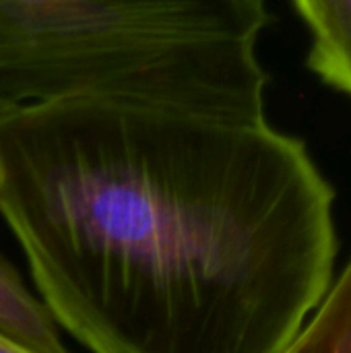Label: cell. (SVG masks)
<instances>
[{
    "label": "cell",
    "instance_id": "obj_6",
    "mask_svg": "<svg viewBox=\"0 0 351 353\" xmlns=\"http://www.w3.org/2000/svg\"><path fill=\"white\" fill-rule=\"evenodd\" d=\"M0 353H31L29 350H25V347H21V345H17L14 341H10L8 337H4L2 333H0Z\"/></svg>",
    "mask_w": 351,
    "mask_h": 353
},
{
    "label": "cell",
    "instance_id": "obj_5",
    "mask_svg": "<svg viewBox=\"0 0 351 353\" xmlns=\"http://www.w3.org/2000/svg\"><path fill=\"white\" fill-rule=\"evenodd\" d=\"M281 353H351V256L321 306Z\"/></svg>",
    "mask_w": 351,
    "mask_h": 353
},
{
    "label": "cell",
    "instance_id": "obj_1",
    "mask_svg": "<svg viewBox=\"0 0 351 353\" xmlns=\"http://www.w3.org/2000/svg\"><path fill=\"white\" fill-rule=\"evenodd\" d=\"M333 205L267 118L108 97L0 112V215L93 353H281L333 283Z\"/></svg>",
    "mask_w": 351,
    "mask_h": 353
},
{
    "label": "cell",
    "instance_id": "obj_2",
    "mask_svg": "<svg viewBox=\"0 0 351 353\" xmlns=\"http://www.w3.org/2000/svg\"><path fill=\"white\" fill-rule=\"evenodd\" d=\"M267 0H0V112L108 97L265 120Z\"/></svg>",
    "mask_w": 351,
    "mask_h": 353
},
{
    "label": "cell",
    "instance_id": "obj_3",
    "mask_svg": "<svg viewBox=\"0 0 351 353\" xmlns=\"http://www.w3.org/2000/svg\"><path fill=\"white\" fill-rule=\"evenodd\" d=\"M310 31L308 66L351 99V0H294Z\"/></svg>",
    "mask_w": 351,
    "mask_h": 353
},
{
    "label": "cell",
    "instance_id": "obj_4",
    "mask_svg": "<svg viewBox=\"0 0 351 353\" xmlns=\"http://www.w3.org/2000/svg\"><path fill=\"white\" fill-rule=\"evenodd\" d=\"M0 333L31 353H70L43 300L25 285L19 271L0 254Z\"/></svg>",
    "mask_w": 351,
    "mask_h": 353
}]
</instances>
